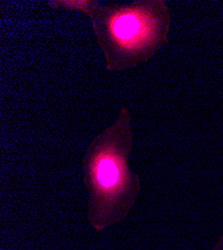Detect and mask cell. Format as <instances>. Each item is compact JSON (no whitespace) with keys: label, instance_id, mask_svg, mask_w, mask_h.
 <instances>
[{"label":"cell","instance_id":"obj_3","mask_svg":"<svg viewBox=\"0 0 223 250\" xmlns=\"http://www.w3.org/2000/svg\"><path fill=\"white\" fill-rule=\"evenodd\" d=\"M98 3V1L93 0H53L48 2V5L52 8H63L89 16Z\"/></svg>","mask_w":223,"mask_h":250},{"label":"cell","instance_id":"obj_2","mask_svg":"<svg viewBox=\"0 0 223 250\" xmlns=\"http://www.w3.org/2000/svg\"><path fill=\"white\" fill-rule=\"evenodd\" d=\"M88 18L111 72L138 66L168 42L171 16L163 0L98 3Z\"/></svg>","mask_w":223,"mask_h":250},{"label":"cell","instance_id":"obj_1","mask_svg":"<svg viewBox=\"0 0 223 250\" xmlns=\"http://www.w3.org/2000/svg\"><path fill=\"white\" fill-rule=\"evenodd\" d=\"M133 131L129 108L89 143L82 160L87 191L86 216L96 232L122 223L139 196L141 180L130 168Z\"/></svg>","mask_w":223,"mask_h":250},{"label":"cell","instance_id":"obj_4","mask_svg":"<svg viewBox=\"0 0 223 250\" xmlns=\"http://www.w3.org/2000/svg\"><path fill=\"white\" fill-rule=\"evenodd\" d=\"M212 250H223V235H221L219 237V239L215 243V245H214Z\"/></svg>","mask_w":223,"mask_h":250}]
</instances>
